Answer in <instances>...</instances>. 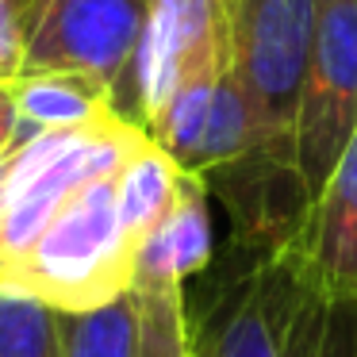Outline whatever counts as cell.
Segmentation results:
<instances>
[{
	"label": "cell",
	"instance_id": "d6986e66",
	"mask_svg": "<svg viewBox=\"0 0 357 357\" xmlns=\"http://www.w3.org/2000/svg\"><path fill=\"white\" fill-rule=\"evenodd\" d=\"M146 4H150V0H146Z\"/></svg>",
	"mask_w": 357,
	"mask_h": 357
},
{
	"label": "cell",
	"instance_id": "ac0fdd59",
	"mask_svg": "<svg viewBox=\"0 0 357 357\" xmlns=\"http://www.w3.org/2000/svg\"><path fill=\"white\" fill-rule=\"evenodd\" d=\"M4 188H8V165L0 162V227H4Z\"/></svg>",
	"mask_w": 357,
	"mask_h": 357
},
{
	"label": "cell",
	"instance_id": "3957f363",
	"mask_svg": "<svg viewBox=\"0 0 357 357\" xmlns=\"http://www.w3.org/2000/svg\"><path fill=\"white\" fill-rule=\"evenodd\" d=\"M150 135L123 116L73 131H43L24 139L8 158L4 227H0V280L35 246L58 208L89 181L112 177Z\"/></svg>",
	"mask_w": 357,
	"mask_h": 357
},
{
	"label": "cell",
	"instance_id": "ba28073f",
	"mask_svg": "<svg viewBox=\"0 0 357 357\" xmlns=\"http://www.w3.org/2000/svg\"><path fill=\"white\" fill-rule=\"evenodd\" d=\"M146 135L196 177H211L254 154L265 158L261 127L234 70L211 73L173 93L169 104L146 123Z\"/></svg>",
	"mask_w": 357,
	"mask_h": 357
},
{
	"label": "cell",
	"instance_id": "52a82bcc",
	"mask_svg": "<svg viewBox=\"0 0 357 357\" xmlns=\"http://www.w3.org/2000/svg\"><path fill=\"white\" fill-rule=\"evenodd\" d=\"M231 66V0H150L131 70V123H146L173 93Z\"/></svg>",
	"mask_w": 357,
	"mask_h": 357
},
{
	"label": "cell",
	"instance_id": "6da1fadb",
	"mask_svg": "<svg viewBox=\"0 0 357 357\" xmlns=\"http://www.w3.org/2000/svg\"><path fill=\"white\" fill-rule=\"evenodd\" d=\"M185 311L196 357H357V300L319 288L296 234L234 238Z\"/></svg>",
	"mask_w": 357,
	"mask_h": 357
},
{
	"label": "cell",
	"instance_id": "277c9868",
	"mask_svg": "<svg viewBox=\"0 0 357 357\" xmlns=\"http://www.w3.org/2000/svg\"><path fill=\"white\" fill-rule=\"evenodd\" d=\"M315 31V0H231V66L257 116L265 158L296 173L292 131Z\"/></svg>",
	"mask_w": 357,
	"mask_h": 357
},
{
	"label": "cell",
	"instance_id": "8992f818",
	"mask_svg": "<svg viewBox=\"0 0 357 357\" xmlns=\"http://www.w3.org/2000/svg\"><path fill=\"white\" fill-rule=\"evenodd\" d=\"M146 0H50L27 47L24 73H81L131 119V70Z\"/></svg>",
	"mask_w": 357,
	"mask_h": 357
},
{
	"label": "cell",
	"instance_id": "4fadbf2b",
	"mask_svg": "<svg viewBox=\"0 0 357 357\" xmlns=\"http://www.w3.org/2000/svg\"><path fill=\"white\" fill-rule=\"evenodd\" d=\"M58 338L62 357H139V307L135 296L89 311H58Z\"/></svg>",
	"mask_w": 357,
	"mask_h": 357
},
{
	"label": "cell",
	"instance_id": "30bf717a",
	"mask_svg": "<svg viewBox=\"0 0 357 357\" xmlns=\"http://www.w3.org/2000/svg\"><path fill=\"white\" fill-rule=\"evenodd\" d=\"M208 192V181L185 173L177 200L135 246L131 288H185L188 277L208 273L215 257Z\"/></svg>",
	"mask_w": 357,
	"mask_h": 357
},
{
	"label": "cell",
	"instance_id": "9a60e30c",
	"mask_svg": "<svg viewBox=\"0 0 357 357\" xmlns=\"http://www.w3.org/2000/svg\"><path fill=\"white\" fill-rule=\"evenodd\" d=\"M139 307V357H192L185 288H131Z\"/></svg>",
	"mask_w": 357,
	"mask_h": 357
},
{
	"label": "cell",
	"instance_id": "8fae6325",
	"mask_svg": "<svg viewBox=\"0 0 357 357\" xmlns=\"http://www.w3.org/2000/svg\"><path fill=\"white\" fill-rule=\"evenodd\" d=\"M12 96L20 112V142L43 131H73L119 116L108 93L81 73H24L12 81Z\"/></svg>",
	"mask_w": 357,
	"mask_h": 357
},
{
	"label": "cell",
	"instance_id": "e0dca14e",
	"mask_svg": "<svg viewBox=\"0 0 357 357\" xmlns=\"http://www.w3.org/2000/svg\"><path fill=\"white\" fill-rule=\"evenodd\" d=\"M20 142V112H16V96H12V85L0 81V162L16 150Z\"/></svg>",
	"mask_w": 357,
	"mask_h": 357
},
{
	"label": "cell",
	"instance_id": "5bb4252c",
	"mask_svg": "<svg viewBox=\"0 0 357 357\" xmlns=\"http://www.w3.org/2000/svg\"><path fill=\"white\" fill-rule=\"evenodd\" d=\"M0 357H62L58 307L0 280Z\"/></svg>",
	"mask_w": 357,
	"mask_h": 357
},
{
	"label": "cell",
	"instance_id": "2e32d148",
	"mask_svg": "<svg viewBox=\"0 0 357 357\" xmlns=\"http://www.w3.org/2000/svg\"><path fill=\"white\" fill-rule=\"evenodd\" d=\"M47 4L50 0H0V81L4 85L24 77L27 47Z\"/></svg>",
	"mask_w": 357,
	"mask_h": 357
},
{
	"label": "cell",
	"instance_id": "7a4b0ae2",
	"mask_svg": "<svg viewBox=\"0 0 357 357\" xmlns=\"http://www.w3.org/2000/svg\"><path fill=\"white\" fill-rule=\"evenodd\" d=\"M131 257L135 246L119 227L112 173L81 185L4 280L58 311H89L131 292Z\"/></svg>",
	"mask_w": 357,
	"mask_h": 357
},
{
	"label": "cell",
	"instance_id": "ffe728a7",
	"mask_svg": "<svg viewBox=\"0 0 357 357\" xmlns=\"http://www.w3.org/2000/svg\"><path fill=\"white\" fill-rule=\"evenodd\" d=\"M192 357H196V354H192Z\"/></svg>",
	"mask_w": 357,
	"mask_h": 357
},
{
	"label": "cell",
	"instance_id": "7c38bea8",
	"mask_svg": "<svg viewBox=\"0 0 357 357\" xmlns=\"http://www.w3.org/2000/svg\"><path fill=\"white\" fill-rule=\"evenodd\" d=\"M181 181H185V169L154 139H146L116 169V215L131 246H139L142 234L169 211Z\"/></svg>",
	"mask_w": 357,
	"mask_h": 357
},
{
	"label": "cell",
	"instance_id": "9c48e42d",
	"mask_svg": "<svg viewBox=\"0 0 357 357\" xmlns=\"http://www.w3.org/2000/svg\"><path fill=\"white\" fill-rule=\"evenodd\" d=\"M296 242L326 296L357 300V131L311 200Z\"/></svg>",
	"mask_w": 357,
	"mask_h": 357
},
{
	"label": "cell",
	"instance_id": "5b68a950",
	"mask_svg": "<svg viewBox=\"0 0 357 357\" xmlns=\"http://www.w3.org/2000/svg\"><path fill=\"white\" fill-rule=\"evenodd\" d=\"M357 131V0H315V31L292 131V162L311 200Z\"/></svg>",
	"mask_w": 357,
	"mask_h": 357
}]
</instances>
